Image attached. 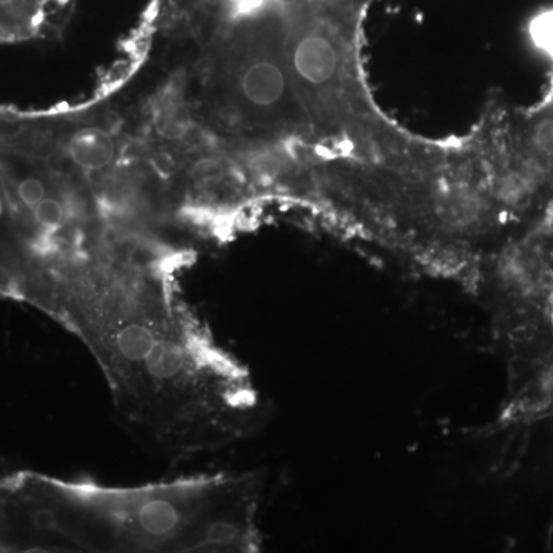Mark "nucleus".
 <instances>
[{"instance_id": "obj_2", "label": "nucleus", "mask_w": 553, "mask_h": 553, "mask_svg": "<svg viewBox=\"0 0 553 553\" xmlns=\"http://www.w3.org/2000/svg\"><path fill=\"white\" fill-rule=\"evenodd\" d=\"M246 483L237 480L185 481L143 489H71L76 540L106 550L243 549L248 540Z\"/></svg>"}, {"instance_id": "obj_1", "label": "nucleus", "mask_w": 553, "mask_h": 553, "mask_svg": "<svg viewBox=\"0 0 553 553\" xmlns=\"http://www.w3.org/2000/svg\"><path fill=\"white\" fill-rule=\"evenodd\" d=\"M179 68L200 119L260 179L263 160L314 137L295 90L283 0L223 22Z\"/></svg>"}, {"instance_id": "obj_3", "label": "nucleus", "mask_w": 553, "mask_h": 553, "mask_svg": "<svg viewBox=\"0 0 553 553\" xmlns=\"http://www.w3.org/2000/svg\"><path fill=\"white\" fill-rule=\"evenodd\" d=\"M77 0H0V44L62 37Z\"/></svg>"}]
</instances>
